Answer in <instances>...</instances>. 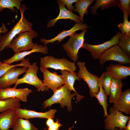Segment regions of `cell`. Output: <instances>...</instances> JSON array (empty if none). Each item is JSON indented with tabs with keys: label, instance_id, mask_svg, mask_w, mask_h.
<instances>
[{
	"label": "cell",
	"instance_id": "18",
	"mask_svg": "<svg viewBox=\"0 0 130 130\" xmlns=\"http://www.w3.org/2000/svg\"><path fill=\"white\" fill-rule=\"evenodd\" d=\"M106 70L112 77L121 80L126 79L130 75V67L125 66L120 64L111 63L106 67Z\"/></svg>",
	"mask_w": 130,
	"mask_h": 130
},
{
	"label": "cell",
	"instance_id": "20",
	"mask_svg": "<svg viewBox=\"0 0 130 130\" xmlns=\"http://www.w3.org/2000/svg\"><path fill=\"white\" fill-rule=\"evenodd\" d=\"M48 48L46 45H38L35 48L30 51L15 53L12 57L4 60L3 62L11 64L14 62L21 61L26 56L35 52H39L45 54H47L48 52Z\"/></svg>",
	"mask_w": 130,
	"mask_h": 130
},
{
	"label": "cell",
	"instance_id": "27",
	"mask_svg": "<svg viewBox=\"0 0 130 130\" xmlns=\"http://www.w3.org/2000/svg\"><path fill=\"white\" fill-rule=\"evenodd\" d=\"M12 128L13 130H38L28 119L20 118L16 119Z\"/></svg>",
	"mask_w": 130,
	"mask_h": 130
},
{
	"label": "cell",
	"instance_id": "32",
	"mask_svg": "<svg viewBox=\"0 0 130 130\" xmlns=\"http://www.w3.org/2000/svg\"><path fill=\"white\" fill-rule=\"evenodd\" d=\"M124 21L118 25V27L121 31V33L130 35V22L128 20V16L126 13H123Z\"/></svg>",
	"mask_w": 130,
	"mask_h": 130
},
{
	"label": "cell",
	"instance_id": "13",
	"mask_svg": "<svg viewBox=\"0 0 130 130\" xmlns=\"http://www.w3.org/2000/svg\"><path fill=\"white\" fill-rule=\"evenodd\" d=\"M28 68L25 67L11 68L0 78V89L7 88L10 85L15 84L19 76L26 72Z\"/></svg>",
	"mask_w": 130,
	"mask_h": 130
},
{
	"label": "cell",
	"instance_id": "4",
	"mask_svg": "<svg viewBox=\"0 0 130 130\" xmlns=\"http://www.w3.org/2000/svg\"><path fill=\"white\" fill-rule=\"evenodd\" d=\"M87 31L85 30L80 33H75L70 36L66 43L62 45L67 55L74 63L78 60L79 51L84 43V35Z\"/></svg>",
	"mask_w": 130,
	"mask_h": 130
},
{
	"label": "cell",
	"instance_id": "39",
	"mask_svg": "<svg viewBox=\"0 0 130 130\" xmlns=\"http://www.w3.org/2000/svg\"><path fill=\"white\" fill-rule=\"evenodd\" d=\"M74 124L73 125V126L71 127L68 130H71V129L74 127Z\"/></svg>",
	"mask_w": 130,
	"mask_h": 130
},
{
	"label": "cell",
	"instance_id": "9",
	"mask_svg": "<svg viewBox=\"0 0 130 130\" xmlns=\"http://www.w3.org/2000/svg\"><path fill=\"white\" fill-rule=\"evenodd\" d=\"M109 110L110 114L107 115L104 121L105 129L108 130H113L116 128L124 129L130 117L124 115L113 107Z\"/></svg>",
	"mask_w": 130,
	"mask_h": 130
},
{
	"label": "cell",
	"instance_id": "35",
	"mask_svg": "<svg viewBox=\"0 0 130 130\" xmlns=\"http://www.w3.org/2000/svg\"><path fill=\"white\" fill-rule=\"evenodd\" d=\"M62 126L59 122L58 119L54 123L49 127H48V130H59L60 127Z\"/></svg>",
	"mask_w": 130,
	"mask_h": 130
},
{
	"label": "cell",
	"instance_id": "7",
	"mask_svg": "<svg viewBox=\"0 0 130 130\" xmlns=\"http://www.w3.org/2000/svg\"><path fill=\"white\" fill-rule=\"evenodd\" d=\"M100 64L102 65L109 61H117L119 64L124 65L130 63V57L118 45L108 49L101 55L99 58Z\"/></svg>",
	"mask_w": 130,
	"mask_h": 130
},
{
	"label": "cell",
	"instance_id": "10",
	"mask_svg": "<svg viewBox=\"0 0 130 130\" xmlns=\"http://www.w3.org/2000/svg\"><path fill=\"white\" fill-rule=\"evenodd\" d=\"M120 32H117L110 40L100 44L93 45L84 42L81 48L90 52L94 59H98L102 54L106 50L112 46L118 45L119 39Z\"/></svg>",
	"mask_w": 130,
	"mask_h": 130
},
{
	"label": "cell",
	"instance_id": "22",
	"mask_svg": "<svg viewBox=\"0 0 130 130\" xmlns=\"http://www.w3.org/2000/svg\"><path fill=\"white\" fill-rule=\"evenodd\" d=\"M121 80L112 77L110 89L109 102L114 104L118 100L122 92Z\"/></svg>",
	"mask_w": 130,
	"mask_h": 130
},
{
	"label": "cell",
	"instance_id": "36",
	"mask_svg": "<svg viewBox=\"0 0 130 130\" xmlns=\"http://www.w3.org/2000/svg\"><path fill=\"white\" fill-rule=\"evenodd\" d=\"M2 26L0 28V38L1 37L0 34L1 33H6L8 31V29L6 27L5 24H2Z\"/></svg>",
	"mask_w": 130,
	"mask_h": 130
},
{
	"label": "cell",
	"instance_id": "31",
	"mask_svg": "<svg viewBox=\"0 0 130 130\" xmlns=\"http://www.w3.org/2000/svg\"><path fill=\"white\" fill-rule=\"evenodd\" d=\"M118 46L128 54H130V35L123 34L120 32Z\"/></svg>",
	"mask_w": 130,
	"mask_h": 130
},
{
	"label": "cell",
	"instance_id": "1",
	"mask_svg": "<svg viewBox=\"0 0 130 130\" xmlns=\"http://www.w3.org/2000/svg\"><path fill=\"white\" fill-rule=\"evenodd\" d=\"M26 8V6L23 9L22 6H21L20 10L21 13L20 19L12 29L0 38L1 51L9 46L17 35L24 32L34 31L32 28L33 24L29 22L23 15Z\"/></svg>",
	"mask_w": 130,
	"mask_h": 130
},
{
	"label": "cell",
	"instance_id": "29",
	"mask_svg": "<svg viewBox=\"0 0 130 130\" xmlns=\"http://www.w3.org/2000/svg\"><path fill=\"white\" fill-rule=\"evenodd\" d=\"M22 0H0V12L4 9H10L13 12L16 11L14 7L20 10Z\"/></svg>",
	"mask_w": 130,
	"mask_h": 130
},
{
	"label": "cell",
	"instance_id": "25",
	"mask_svg": "<svg viewBox=\"0 0 130 130\" xmlns=\"http://www.w3.org/2000/svg\"><path fill=\"white\" fill-rule=\"evenodd\" d=\"M95 0H80L75 3L74 7H75L73 12H78L79 15L81 22L84 21L83 17L85 14H88L87 9L89 6Z\"/></svg>",
	"mask_w": 130,
	"mask_h": 130
},
{
	"label": "cell",
	"instance_id": "6",
	"mask_svg": "<svg viewBox=\"0 0 130 130\" xmlns=\"http://www.w3.org/2000/svg\"><path fill=\"white\" fill-rule=\"evenodd\" d=\"M40 67L46 68H51L55 70H67L70 72L76 71V66L74 63L65 58H57L48 56L40 58Z\"/></svg>",
	"mask_w": 130,
	"mask_h": 130
},
{
	"label": "cell",
	"instance_id": "11",
	"mask_svg": "<svg viewBox=\"0 0 130 130\" xmlns=\"http://www.w3.org/2000/svg\"><path fill=\"white\" fill-rule=\"evenodd\" d=\"M40 70L43 74V83L48 89L54 92L58 87L65 84L61 75L58 74L56 72H50L47 68L40 67Z\"/></svg>",
	"mask_w": 130,
	"mask_h": 130
},
{
	"label": "cell",
	"instance_id": "5",
	"mask_svg": "<svg viewBox=\"0 0 130 130\" xmlns=\"http://www.w3.org/2000/svg\"><path fill=\"white\" fill-rule=\"evenodd\" d=\"M39 70L37 63L34 62L28 68L23 77L18 79L15 84L14 87H16L20 84L26 83L34 86L39 92L48 91L49 89L45 86L37 76Z\"/></svg>",
	"mask_w": 130,
	"mask_h": 130
},
{
	"label": "cell",
	"instance_id": "3",
	"mask_svg": "<svg viewBox=\"0 0 130 130\" xmlns=\"http://www.w3.org/2000/svg\"><path fill=\"white\" fill-rule=\"evenodd\" d=\"M37 32L26 31L19 34L7 48L12 49L15 53L26 50H31L38 45L32 41V39L38 36Z\"/></svg>",
	"mask_w": 130,
	"mask_h": 130
},
{
	"label": "cell",
	"instance_id": "14",
	"mask_svg": "<svg viewBox=\"0 0 130 130\" xmlns=\"http://www.w3.org/2000/svg\"><path fill=\"white\" fill-rule=\"evenodd\" d=\"M57 2L59 9V14L56 18L51 19L48 22L47 24L48 27L50 28L54 26L57 22L61 19H70L77 23L81 22L79 16L68 10L65 7V4L60 0H57Z\"/></svg>",
	"mask_w": 130,
	"mask_h": 130
},
{
	"label": "cell",
	"instance_id": "28",
	"mask_svg": "<svg viewBox=\"0 0 130 130\" xmlns=\"http://www.w3.org/2000/svg\"><path fill=\"white\" fill-rule=\"evenodd\" d=\"M29 60V59L24 58L21 61V63L14 65H11L6 63L1 62L0 65V78L8 71L13 67L22 66L28 68L31 65Z\"/></svg>",
	"mask_w": 130,
	"mask_h": 130
},
{
	"label": "cell",
	"instance_id": "12",
	"mask_svg": "<svg viewBox=\"0 0 130 130\" xmlns=\"http://www.w3.org/2000/svg\"><path fill=\"white\" fill-rule=\"evenodd\" d=\"M28 88L17 89L14 87L0 89V100L8 98H16L24 102L27 101V97L32 92Z\"/></svg>",
	"mask_w": 130,
	"mask_h": 130
},
{
	"label": "cell",
	"instance_id": "19",
	"mask_svg": "<svg viewBox=\"0 0 130 130\" xmlns=\"http://www.w3.org/2000/svg\"><path fill=\"white\" fill-rule=\"evenodd\" d=\"M61 75L64 81L65 84L70 91H73L76 93V101L79 102L84 98V96L78 94L74 87V83L76 80L80 81L81 80L77 75V73L74 72H70L67 70H60Z\"/></svg>",
	"mask_w": 130,
	"mask_h": 130
},
{
	"label": "cell",
	"instance_id": "41",
	"mask_svg": "<svg viewBox=\"0 0 130 130\" xmlns=\"http://www.w3.org/2000/svg\"><path fill=\"white\" fill-rule=\"evenodd\" d=\"M1 51V50H0V51ZM1 62L0 61V65L1 64Z\"/></svg>",
	"mask_w": 130,
	"mask_h": 130
},
{
	"label": "cell",
	"instance_id": "26",
	"mask_svg": "<svg viewBox=\"0 0 130 130\" xmlns=\"http://www.w3.org/2000/svg\"><path fill=\"white\" fill-rule=\"evenodd\" d=\"M98 83L99 90L98 93L95 95L94 97L98 99L100 104L102 106L104 110V117H105L108 115L107 110L108 104L107 102V96L102 87L101 81L99 78Z\"/></svg>",
	"mask_w": 130,
	"mask_h": 130
},
{
	"label": "cell",
	"instance_id": "40",
	"mask_svg": "<svg viewBox=\"0 0 130 130\" xmlns=\"http://www.w3.org/2000/svg\"><path fill=\"white\" fill-rule=\"evenodd\" d=\"M121 130V129H118L117 128H116L114 130Z\"/></svg>",
	"mask_w": 130,
	"mask_h": 130
},
{
	"label": "cell",
	"instance_id": "30",
	"mask_svg": "<svg viewBox=\"0 0 130 130\" xmlns=\"http://www.w3.org/2000/svg\"><path fill=\"white\" fill-rule=\"evenodd\" d=\"M102 87L107 96L110 95V89L112 77L107 72H103L99 78Z\"/></svg>",
	"mask_w": 130,
	"mask_h": 130
},
{
	"label": "cell",
	"instance_id": "38",
	"mask_svg": "<svg viewBox=\"0 0 130 130\" xmlns=\"http://www.w3.org/2000/svg\"><path fill=\"white\" fill-rule=\"evenodd\" d=\"M128 121L127 125L125 126L123 129L124 130H130V119Z\"/></svg>",
	"mask_w": 130,
	"mask_h": 130
},
{
	"label": "cell",
	"instance_id": "24",
	"mask_svg": "<svg viewBox=\"0 0 130 130\" xmlns=\"http://www.w3.org/2000/svg\"><path fill=\"white\" fill-rule=\"evenodd\" d=\"M20 100L16 98H11L3 100H0V112H2L7 110H16L21 106Z\"/></svg>",
	"mask_w": 130,
	"mask_h": 130
},
{
	"label": "cell",
	"instance_id": "8",
	"mask_svg": "<svg viewBox=\"0 0 130 130\" xmlns=\"http://www.w3.org/2000/svg\"><path fill=\"white\" fill-rule=\"evenodd\" d=\"M77 64L79 68L77 75L87 83L90 89V96L94 97L99 90L98 83L99 78L88 71L85 65V61H78Z\"/></svg>",
	"mask_w": 130,
	"mask_h": 130
},
{
	"label": "cell",
	"instance_id": "16",
	"mask_svg": "<svg viewBox=\"0 0 130 130\" xmlns=\"http://www.w3.org/2000/svg\"><path fill=\"white\" fill-rule=\"evenodd\" d=\"M19 118L28 119L34 118H47L55 117L57 111L56 109H50L45 112H39L34 110L22 109L20 108L16 109Z\"/></svg>",
	"mask_w": 130,
	"mask_h": 130
},
{
	"label": "cell",
	"instance_id": "37",
	"mask_svg": "<svg viewBox=\"0 0 130 130\" xmlns=\"http://www.w3.org/2000/svg\"><path fill=\"white\" fill-rule=\"evenodd\" d=\"M54 122L53 119L52 118H49L47 119L46 122V124L48 127L52 125Z\"/></svg>",
	"mask_w": 130,
	"mask_h": 130
},
{
	"label": "cell",
	"instance_id": "33",
	"mask_svg": "<svg viewBox=\"0 0 130 130\" xmlns=\"http://www.w3.org/2000/svg\"><path fill=\"white\" fill-rule=\"evenodd\" d=\"M117 6L118 8L122 10L123 13H126L128 17L130 15V0H119Z\"/></svg>",
	"mask_w": 130,
	"mask_h": 130
},
{
	"label": "cell",
	"instance_id": "23",
	"mask_svg": "<svg viewBox=\"0 0 130 130\" xmlns=\"http://www.w3.org/2000/svg\"><path fill=\"white\" fill-rule=\"evenodd\" d=\"M119 2L118 0H97L95 4L90 7V11L93 15L97 13V10L101 7L102 10L116 6Z\"/></svg>",
	"mask_w": 130,
	"mask_h": 130
},
{
	"label": "cell",
	"instance_id": "15",
	"mask_svg": "<svg viewBox=\"0 0 130 130\" xmlns=\"http://www.w3.org/2000/svg\"><path fill=\"white\" fill-rule=\"evenodd\" d=\"M89 26L86 23H84L83 22L80 23H76L73 27L70 29L65 30H64L53 38L50 39H46L41 38L40 39L41 42L43 43V44L45 46L49 43H53L57 41L58 42L57 43H58L61 42L63 39L68 36H71L72 35L75 33L78 30H81L83 31L86 30L88 28Z\"/></svg>",
	"mask_w": 130,
	"mask_h": 130
},
{
	"label": "cell",
	"instance_id": "17",
	"mask_svg": "<svg viewBox=\"0 0 130 130\" xmlns=\"http://www.w3.org/2000/svg\"><path fill=\"white\" fill-rule=\"evenodd\" d=\"M19 116L16 110L11 109L0 114V130H9L12 128Z\"/></svg>",
	"mask_w": 130,
	"mask_h": 130
},
{
	"label": "cell",
	"instance_id": "21",
	"mask_svg": "<svg viewBox=\"0 0 130 130\" xmlns=\"http://www.w3.org/2000/svg\"><path fill=\"white\" fill-rule=\"evenodd\" d=\"M113 107L115 109L127 114H130V89L122 92L118 101L114 104Z\"/></svg>",
	"mask_w": 130,
	"mask_h": 130
},
{
	"label": "cell",
	"instance_id": "2",
	"mask_svg": "<svg viewBox=\"0 0 130 130\" xmlns=\"http://www.w3.org/2000/svg\"><path fill=\"white\" fill-rule=\"evenodd\" d=\"M76 95L75 93L71 94L66 85L64 84L58 88L52 96L44 101L42 107L45 109L53 104L58 103L61 108L66 106L68 111L70 112L72 110V99Z\"/></svg>",
	"mask_w": 130,
	"mask_h": 130
},
{
	"label": "cell",
	"instance_id": "34",
	"mask_svg": "<svg viewBox=\"0 0 130 130\" xmlns=\"http://www.w3.org/2000/svg\"><path fill=\"white\" fill-rule=\"evenodd\" d=\"M66 6L67 9L71 11H73L75 8L72 5L74 3L78 2L79 0H60Z\"/></svg>",
	"mask_w": 130,
	"mask_h": 130
}]
</instances>
